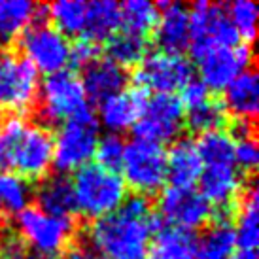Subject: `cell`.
<instances>
[{
	"label": "cell",
	"instance_id": "6da1fadb",
	"mask_svg": "<svg viewBox=\"0 0 259 259\" xmlns=\"http://www.w3.org/2000/svg\"><path fill=\"white\" fill-rule=\"evenodd\" d=\"M159 225L150 199L133 195L115 212L91 223L89 244L104 259H146Z\"/></svg>",
	"mask_w": 259,
	"mask_h": 259
},
{
	"label": "cell",
	"instance_id": "7a4b0ae2",
	"mask_svg": "<svg viewBox=\"0 0 259 259\" xmlns=\"http://www.w3.org/2000/svg\"><path fill=\"white\" fill-rule=\"evenodd\" d=\"M0 165L27 182L48 178L53 165V135L21 115L0 123Z\"/></svg>",
	"mask_w": 259,
	"mask_h": 259
},
{
	"label": "cell",
	"instance_id": "3957f363",
	"mask_svg": "<svg viewBox=\"0 0 259 259\" xmlns=\"http://www.w3.org/2000/svg\"><path fill=\"white\" fill-rule=\"evenodd\" d=\"M70 184L76 212L93 222L115 212L127 199V186L121 176L97 163H87L76 170Z\"/></svg>",
	"mask_w": 259,
	"mask_h": 259
},
{
	"label": "cell",
	"instance_id": "277c9868",
	"mask_svg": "<svg viewBox=\"0 0 259 259\" xmlns=\"http://www.w3.org/2000/svg\"><path fill=\"white\" fill-rule=\"evenodd\" d=\"M99 144V119L89 104L66 119L53 140V166L59 172H76L95 157Z\"/></svg>",
	"mask_w": 259,
	"mask_h": 259
},
{
	"label": "cell",
	"instance_id": "5b68a950",
	"mask_svg": "<svg viewBox=\"0 0 259 259\" xmlns=\"http://www.w3.org/2000/svg\"><path fill=\"white\" fill-rule=\"evenodd\" d=\"M15 235L21 238L27 250L40 257H55L72 246L76 237V222L44 214L36 206H27L15 216Z\"/></svg>",
	"mask_w": 259,
	"mask_h": 259
},
{
	"label": "cell",
	"instance_id": "8992f818",
	"mask_svg": "<svg viewBox=\"0 0 259 259\" xmlns=\"http://www.w3.org/2000/svg\"><path fill=\"white\" fill-rule=\"evenodd\" d=\"M38 125L48 129V125H57L70 119L81 108H85L87 99L81 85V78L76 70H59L46 76L38 89Z\"/></svg>",
	"mask_w": 259,
	"mask_h": 259
},
{
	"label": "cell",
	"instance_id": "52a82bcc",
	"mask_svg": "<svg viewBox=\"0 0 259 259\" xmlns=\"http://www.w3.org/2000/svg\"><path fill=\"white\" fill-rule=\"evenodd\" d=\"M125 186H131L137 195H155L166 182V151L161 144L135 138L125 144L121 163Z\"/></svg>",
	"mask_w": 259,
	"mask_h": 259
},
{
	"label": "cell",
	"instance_id": "ba28073f",
	"mask_svg": "<svg viewBox=\"0 0 259 259\" xmlns=\"http://www.w3.org/2000/svg\"><path fill=\"white\" fill-rule=\"evenodd\" d=\"M189 50L199 66L201 83L208 91H223L238 74L253 68V50L248 44L235 48L189 46Z\"/></svg>",
	"mask_w": 259,
	"mask_h": 259
},
{
	"label": "cell",
	"instance_id": "9c48e42d",
	"mask_svg": "<svg viewBox=\"0 0 259 259\" xmlns=\"http://www.w3.org/2000/svg\"><path fill=\"white\" fill-rule=\"evenodd\" d=\"M23 57L46 76L65 70L70 57V42L48 19H36L19 36Z\"/></svg>",
	"mask_w": 259,
	"mask_h": 259
},
{
	"label": "cell",
	"instance_id": "30bf717a",
	"mask_svg": "<svg viewBox=\"0 0 259 259\" xmlns=\"http://www.w3.org/2000/svg\"><path fill=\"white\" fill-rule=\"evenodd\" d=\"M38 70L17 53H0V110L27 112L36 104Z\"/></svg>",
	"mask_w": 259,
	"mask_h": 259
},
{
	"label": "cell",
	"instance_id": "8fae6325",
	"mask_svg": "<svg viewBox=\"0 0 259 259\" xmlns=\"http://www.w3.org/2000/svg\"><path fill=\"white\" fill-rule=\"evenodd\" d=\"M184 127V106L176 95H153L146 99L144 110L133 125L135 137L140 140L170 142Z\"/></svg>",
	"mask_w": 259,
	"mask_h": 259
},
{
	"label": "cell",
	"instance_id": "7c38bea8",
	"mask_svg": "<svg viewBox=\"0 0 259 259\" xmlns=\"http://www.w3.org/2000/svg\"><path fill=\"white\" fill-rule=\"evenodd\" d=\"M157 218L184 231L201 229L214 218L212 204L195 187H166L157 202Z\"/></svg>",
	"mask_w": 259,
	"mask_h": 259
},
{
	"label": "cell",
	"instance_id": "4fadbf2b",
	"mask_svg": "<svg viewBox=\"0 0 259 259\" xmlns=\"http://www.w3.org/2000/svg\"><path fill=\"white\" fill-rule=\"evenodd\" d=\"M191 63L184 55L151 53L137 66L135 83L142 91L155 95H174L191 79Z\"/></svg>",
	"mask_w": 259,
	"mask_h": 259
},
{
	"label": "cell",
	"instance_id": "5bb4252c",
	"mask_svg": "<svg viewBox=\"0 0 259 259\" xmlns=\"http://www.w3.org/2000/svg\"><path fill=\"white\" fill-rule=\"evenodd\" d=\"M189 46H218L235 48L238 34L231 25L227 8L223 4L195 2L189 10Z\"/></svg>",
	"mask_w": 259,
	"mask_h": 259
},
{
	"label": "cell",
	"instance_id": "9a60e30c",
	"mask_svg": "<svg viewBox=\"0 0 259 259\" xmlns=\"http://www.w3.org/2000/svg\"><path fill=\"white\" fill-rule=\"evenodd\" d=\"M153 42L161 53L182 55L189 48V8L178 2H159Z\"/></svg>",
	"mask_w": 259,
	"mask_h": 259
},
{
	"label": "cell",
	"instance_id": "2e32d148",
	"mask_svg": "<svg viewBox=\"0 0 259 259\" xmlns=\"http://www.w3.org/2000/svg\"><path fill=\"white\" fill-rule=\"evenodd\" d=\"M146 93L138 87L123 89L99 104L97 119L102 123L112 135H119L123 131L133 129V125L140 117L146 104Z\"/></svg>",
	"mask_w": 259,
	"mask_h": 259
},
{
	"label": "cell",
	"instance_id": "e0dca14e",
	"mask_svg": "<svg viewBox=\"0 0 259 259\" xmlns=\"http://www.w3.org/2000/svg\"><path fill=\"white\" fill-rule=\"evenodd\" d=\"M244 176L238 172L235 165L225 166H204L199 178V193L220 210L233 208L235 201L244 189Z\"/></svg>",
	"mask_w": 259,
	"mask_h": 259
},
{
	"label": "cell",
	"instance_id": "ac0fdd59",
	"mask_svg": "<svg viewBox=\"0 0 259 259\" xmlns=\"http://www.w3.org/2000/svg\"><path fill=\"white\" fill-rule=\"evenodd\" d=\"M129 81V76L121 66L112 63L110 59H95L85 66L81 85L85 91L87 102H104L114 95L121 93Z\"/></svg>",
	"mask_w": 259,
	"mask_h": 259
},
{
	"label": "cell",
	"instance_id": "d6986e66",
	"mask_svg": "<svg viewBox=\"0 0 259 259\" xmlns=\"http://www.w3.org/2000/svg\"><path fill=\"white\" fill-rule=\"evenodd\" d=\"M223 110L235 115V119L255 121L259 108V83L253 68L240 72L229 85L223 89Z\"/></svg>",
	"mask_w": 259,
	"mask_h": 259
},
{
	"label": "cell",
	"instance_id": "ffe728a7",
	"mask_svg": "<svg viewBox=\"0 0 259 259\" xmlns=\"http://www.w3.org/2000/svg\"><path fill=\"white\" fill-rule=\"evenodd\" d=\"M237 250L235 227L229 210H220L212 225L197 237V259H231Z\"/></svg>",
	"mask_w": 259,
	"mask_h": 259
},
{
	"label": "cell",
	"instance_id": "44dd1931",
	"mask_svg": "<svg viewBox=\"0 0 259 259\" xmlns=\"http://www.w3.org/2000/svg\"><path fill=\"white\" fill-rule=\"evenodd\" d=\"M202 172V163L195 142L180 138L166 151V180L170 187H193Z\"/></svg>",
	"mask_w": 259,
	"mask_h": 259
},
{
	"label": "cell",
	"instance_id": "7402d4cb",
	"mask_svg": "<svg viewBox=\"0 0 259 259\" xmlns=\"http://www.w3.org/2000/svg\"><path fill=\"white\" fill-rule=\"evenodd\" d=\"M36 202L44 214H50L53 218L63 220H74L76 214V202H74V191L70 180L57 174L44 178L40 187L36 189Z\"/></svg>",
	"mask_w": 259,
	"mask_h": 259
},
{
	"label": "cell",
	"instance_id": "603a6c76",
	"mask_svg": "<svg viewBox=\"0 0 259 259\" xmlns=\"http://www.w3.org/2000/svg\"><path fill=\"white\" fill-rule=\"evenodd\" d=\"M121 27V4L114 0H97L87 2L85 25L81 36L87 42H108Z\"/></svg>",
	"mask_w": 259,
	"mask_h": 259
},
{
	"label": "cell",
	"instance_id": "cb8c5ba5",
	"mask_svg": "<svg viewBox=\"0 0 259 259\" xmlns=\"http://www.w3.org/2000/svg\"><path fill=\"white\" fill-rule=\"evenodd\" d=\"M235 237L240 250H255L259 242V195L253 184L244 187L235 201Z\"/></svg>",
	"mask_w": 259,
	"mask_h": 259
},
{
	"label": "cell",
	"instance_id": "d4e9b609",
	"mask_svg": "<svg viewBox=\"0 0 259 259\" xmlns=\"http://www.w3.org/2000/svg\"><path fill=\"white\" fill-rule=\"evenodd\" d=\"M153 237V253L161 259H197V237L191 231L170 227L161 222Z\"/></svg>",
	"mask_w": 259,
	"mask_h": 259
},
{
	"label": "cell",
	"instance_id": "484cf974",
	"mask_svg": "<svg viewBox=\"0 0 259 259\" xmlns=\"http://www.w3.org/2000/svg\"><path fill=\"white\" fill-rule=\"evenodd\" d=\"M38 17V6L27 0H6L0 2V44L15 42L23 30Z\"/></svg>",
	"mask_w": 259,
	"mask_h": 259
},
{
	"label": "cell",
	"instance_id": "4316f807",
	"mask_svg": "<svg viewBox=\"0 0 259 259\" xmlns=\"http://www.w3.org/2000/svg\"><path fill=\"white\" fill-rule=\"evenodd\" d=\"M106 51L110 61L121 66L123 70L129 66H138L148 53V38L125 29L117 30L106 42Z\"/></svg>",
	"mask_w": 259,
	"mask_h": 259
},
{
	"label": "cell",
	"instance_id": "83f0119b",
	"mask_svg": "<svg viewBox=\"0 0 259 259\" xmlns=\"http://www.w3.org/2000/svg\"><path fill=\"white\" fill-rule=\"evenodd\" d=\"M195 150L199 153V159L204 166H225L235 165V140L229 137V133L223 131H212L206 135H201L195 142Z\"/></svg>",
	"mask_w": 259,
	"mask_h": 259
},
{
	"label": "cell",
	"instance_id": "f1b7e54d",
	"mask_svg": "<svg viewBox=\"0 0 259 259\" xmlns=\"http://www.w3.org/2000/svg\"><path fill=\"white\" fill-rule=\"evenodd\" d=\"M225 119L227 112L223 110V104L212 97L199 102L193 108L184 110V123L187 125V129L199 137L212 131H220L225 125Z\"/></svg>",
	"mask_w": 259,
	"mask_h": 259
},
{
	"label": "cell",
	"instance_id": "f546056e",
	"mask_svg": "<svg viewBox=\"0 0 259 259\" xmlns=\"http://www.w3.org/2000/svg\"><path fill=\"white\" fill-rule=\"evenodd\" d=\"M32 187L25 178L14 172H0V212L6 216H17L30 206Z\"/></svg>",
	"mask_w": 259,
	"mask_h": 259
},
{
	"label": "cell",
	"instance_id": "4dcf8cb0",
	"mask_svg": "<svg viewBox=\"0 0 259 259\" xmlns=\"http://www.w3.org/2000/svg\"><path fill=\"white\" fill-rule=\"evenodd\" d=\"M85 12L87 2L79 0H61L48 6V17L53 19V27L66 38L81 36L85 25Z\"/></svg>",
	"mask_w": 259,
	"mask_h": 259
},
{
	"label": "cell",
	"instance_id": "1f68e13d",
	"mask_svg": "<svg viewBox=\"0 0 259 259\" xmlns=\"http://www.w3.org/2000/svg\"><path fill=\"white\" fill-rule=\"evenodd\" d=\"M159 19L157 4H151L146 0H129L121 6V25L125 30L148 36L153 32Z\"/></svg>",
	"mask_w": 259,
	"mask_h": 259
},
{
	"label": "cell",
	"instance_id": "d6a6232c",
	"mask_svg": "<svg viewBox=\"0 0 259 259\" xmlns=\"http://www.w3.org/2000/svg\"><path fill=\"white\" fill-rule=\"evenodd\" d=\"M227 8V15H229L231 25L235 27L238 34V40H244V44L253 42V38L257 34V19L259 10L257 6L250 2V0H237Z\"/></svg>",
	"mask_w": 259,
	"mask_h": 259
},
{
	"label": "cell",
	"instance_id": "836d02e7",
	"mask_svg": "<svg viewBox=\"0 0 259 259\" xmlns=\"http://www.w3.org/2000/svg\"><path fill=\"white\" fill-rule=\"evenodd\" d=\"M123 153H125V140L121 135H106L99 140L97 150H95V157H97V165L106 168V170H114L117 172L121 168Z\"/></svg>",
	"mask_w": 259,
	"mask_h": 259
},
{
	"label": "cell",
	"instance_id": "e575fe53",
	"mask_svg": "<svg viewBox=\"0 0 259 259\" xmlns=\"http://www.w3.org/2000/svg\"><path fill=\"white\" fill-rule=\"evenodd\" d=\"M257 161H259V150H257V144H255V137L235 140L233 163H235V168H237L244 178L248 174L255 172Z\"/></svg>",
	"mask_w": 259,
	"mask_h": 259
},
{
	"label": "cell",
	"instance_id": "d590c367",
	"mask_svg": "<svg viewBox=\"0 0 259 259\" xmlns=\"http://www.w3.org/2000/svg\"><path fill=\"white\" fill-rule=\"evenodd\" d=\"M99 55V46L93 42H87L83 38H78L74 44H70V57H68V63L72 66H83L91 65L95 59Z\"/></svg>",
	"mask_w": 259,
	"mask_h": 259
},
{
	"label": "cell",
	"instance_id": "8d00e7d4",
	"mask_svg": "<svg viewBox=\"0 0 259 259\" xmlns=\"http://www.w3.org/2000/svg\"><path fill=\"white\" fill-rule=\"evenodd\" d=\"M208 97H210V91L202 85L199 79H189L186 85L180 89V97H178V99H180L184 110H187V108L197 106L199 102L206 101Z\"/></svg>",
	"mask_w": 259,
	"mask_h": 259
},
{
	"label": "cell",
	"instance_id": "74e56055",
	"mask_svg": "<svg viewBox=\"0 0 259 259\" xmlns=\"http://www.w3.org/2000/svg\"><path fill=\"white\" fill-rule=\"evenodd\" d=\"M59 259H93V252L83 244H72L59 255Z\"/></svg>",
	"mask_w": 259,
	"mask_h": 259
},
{
	"label": "cell",
	"instance_id": "f35d334b",
	"mask_svg": "<svg viewBox=\"0 0 259 259\" xmlns=\"http://www.w3.org/2000/svg\"><path fill=\"white\" fill-rule=\"evenodd\" d=\"M231 259H257V253H255V250H240Z\"/></svg>",
	"mask_w": 259,
	"mask_h": 259
},
{
	"label": "cell",
	"instance_id": "ab89813d",
	"mask_svg": "<svg viewBox=\"0 0 259 259\" xmlns=\"http://www.w3.org/2000/svg\"><path fill=\"white\" fill-rule=\"evenodd\" d=\"M146 259H161L159 255H155V253H151V255H146Z\"/></svg>",
	"mask_w": 259,
	"mask_h": 259
},
{
	"label": "cell",
	"instance_id": "60d3db41",
	"mask_svg": "<svg viewBox=\"0 0 259 259\" xmlns=\"http://www.w3.org/2000/svg\"><path fill=\"white\" fill-rule=\"evenodd\" d=\"M0 123H2V117H0Z\"/></svg>",
	"mask_w": 259,
	"mask_h": 259
}]
</instances>
